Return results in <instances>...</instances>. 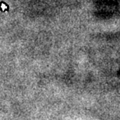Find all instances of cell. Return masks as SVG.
Returning <instances> with one entry per match:
<instances>
[{
    "mask_svg": "<svg viewBox=\"0 0 120 120\" xmlns=\"http://www.w3.org/2000/svg\"><path fill=\"white\" fill-rule=\"evenodd\" d=\"M9 6L8 4L6 3L3 1L0 2V11L2 12H6L7 11H9Z\"/></svg>",
    "mask_w": 120,
    "mask_h": 120,
    "instance_id": "1",
    "label": "cell"
}]
</instances>
